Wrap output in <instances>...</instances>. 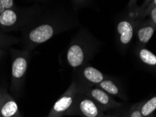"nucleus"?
Returning a JSON list of instances; mask_svg holds the SVG:
<instances>
[{
    "label": "nucleus",
    "mask_w": 156,
    "mask_h": 117,
    "mask_svg": "<svg viewBox=\"0 0 156 117\" xmlns=\"http://www.w3.org/2000/svg\"><path fill=\"white\" fill-rule=\"evenodd\" d=\"M98 42L92 34L82 29L73 36L66 52V62L75 70L87 63L94 56Z\"/></svg>",
    "instance_id": "2"
},
{
    "label": "nucleus",
    "mask_w": 156,
    "mask_h": 117,
    "mask_svg": "<svg viewBox=\"0 0 156 117\" xmlns=\"http://www.w3.org/2000/svg\"><path fill=\"white\" fill-rule=\"evenodd\" d=\"M0 117H23L17 102L9 95H4L0 107Z\"/></svg>",
    "instance_id": "11"
},
{
    "label": "nucleus",
    "mask_w": 156,
    "mask_h": 117,
    "mask_svg": "<svg viewBox=\"0 0 156 117\" xmlns=\"http://www.w3.org/2000/svg\"><path fill=\"white\" fill-rule=\"evenodd\" d=\"M97 86L103 89L111 96H115L123 100H127L125 93L123 92L121 86L118 84V82L110 79L108 77L104 79L102 82L97 85Z\"/></svg>",
    "instance_id": "12"
},
{
    "label": "nucleus",
    "mask_w": 156,
    "mask_h": 117,
    "mask_svg": "<svg viewBox=\"0 0 156 117\" xmlns=\"http://www.w3.org/2000/svg\"><path fill=\"white\" fill-rule=\"evenodd\" d=\"M75 9H80L86 6H89L92 4L91 0H71Z\"/></svg>",
    "instance_id": "16"
},
{
    "label": "nucleus",
    "mask_w": 156,
    "mask_h": 117,
    "mask_svg": "<svg viewBox=\"0 0 156 117\" xmlns=\"http://www.w3.org/2000/svg\"><path fill=\"white\" fill-rule=\"evenodd\" d=\"M136 20L129 18H122L116 24V38L119 47L125 49L135 36Z\"/></svg>",
    "instance_id": "8"
},
{
    "label": "nucleus",
    "mask_w": 156,
    "mask_h": 117,
    "mask_svg": "<svg viewBox=\"0 0 156 117\" xmlns=\"http://www.w3.org/2000/svg\"><path fill=\"white\" fill-rule=\"evenodd\" d=\"M155 29V26L150 20L140 21V20H137L135 35L136 36L139 44L145 46L152 38Z\"/></svg>",
    "instance_id": "10"
},
{
    "label": "nucleus",
    "mask_w": 156,
    "mask_h": 117,
    "mask_svg": "<svg viewBox=\"0 0 156 117\" xmlns=\"http://www.w3.org/2000/svg\"><path fill=\"white\" fill-rule=\"evenodd\" d=\"M155 7H156V0H152V2H151V3L148 4L147 7L146 8L145 10L143 11V13H142L141 14L139 15V18H137L136 20H143L146 16H147L148 13L149 12V11H150L151 9L155 8Z\"/></svg>",
    "instance_id": "18"
},
{
    "label": "nucleus",
    "mask_w": 156,
    "mask_h": 117,
    "mask_svg": "<svg viewBox=\"0 0 156 117\" xmlns=\"http://www.w3.org/2000/svg\"><path fill=\"white\" fill-rule=\"evenodd\" d=\"M150 17V21L152 22L156 28V7L153 8L148 13V15Z\"/></svg>",
    "instance_id": "19"
},
{
    "label": "nucleus",
    "mask_w": 156,
    "mask_h": 117,
    "mask_svg": "<svg viewBox=\"0 0 156 117\" xmlns=\"http://www.w3.org/2000/svg\"><path fill=\"white\" fill-rule=\"evenodd\" d=\"M104 111L90 98L80 91L76 98L70 116L77 115L82 117H100Z\"/></svg>",
    "instance_id": "6"
},
{
    "label": "nucleus",
    "mask_w": 156,
    "mask_h": 117,
    "mask_svg": "<svg viewBox=\"0 0 156 117\" xmlns=\"http://www.w3.org/2000/svg\"><path fill=\"white\" fill-rule=\"evenodd\" d=\"M0 2H2L6 9H12L16 6L13 0H0Z\"/></svg>",
    "instance_id": "20"
},
{
    "label": "nucleus",
    "mask_w": 156,
    "mask_h": 117,
    "mask_svg": "<svg viewBox=\"0 0 156 117\" xmlns=\"http://www.w3.org/2000/svg\"><path fill=\"white\" fill-rule=\"evenodd\" d=\"M118 117H127V112L124 113L123 114H120V115H118Z\"/></svg>",
    "instance_id": "24"
},
{
    "label": "nucleus",
    "mask_w": 156,
    "mask_h": 117,
    "mask_svg": "<svg viewBox=\"0 0 156 117\" xmlns=\"http://www.w3.org/2000/svg\"><path fill=\"white\" fill-rule=\"evenodd\" d=\"M77 80H75L81 88L97 86L108 76L104 74L98 69L85 65L77 69Z\"/></svg>",
    "instance_id": "9"
},
{
    "label": "nucleus",
    "mask_w": 156,
    "mask_h": 117,
    "mask_svg": "<svg viewBox=\"0 0 156 117\" xmlns=\"http://www.w3.org/2000/svg\"><path fill=\"white\" fill-rule=\"evenodd\" d=\"M152 2V0H145L144 2V3L142 4L141 6H140L139 7H136L134 10V19L136 20L139 18L140 15L143 13V11L145 10L146 8L147 7L148 5L151 2Z\"/></svg>",
    "instance_id": "17"
},
{
    "label": "nucleus",
    "mask_w": 156,
    "mask_h": 117,
    "mask_svg": "<svg viewBox=\"0 0 156 117\" xmlns=\"http://www.w3.org/2000/svg\"><path fill=\"white\" fill-rule=\"evenodd\" d=\"M3 98H4V97H3ZM2 100H3V98H2V100H0V107H1V105H2Z\"/></svg>",
    "instance_id": "27"
},
{
    "label": "nucleus",
    "mask_w": 156,
    "mask_h": 117,
    "mask_svg": "<svg viewBox=\"0 0 156 117\" xmlns=\"http://www.w3.org/2000/svg\"><path fill=\"white\" fill-rule=\"evenodd\" d=\"M141 102L133 105L127 112V117H142L141 113Z\"/></svg>",
    "instance_id": "15"
},
{
    "label": "nucleus",
    "mask_w": 156,
    "mask_h": 117,
    "mask_svg": "<svg viewBox=\"0 0 156 117\" xmlns=\"http://www.w3.org/2000/svg\"><path fill=\"white\" fill-rule=\"evenodd\" d=\"M5 10H6V9L4 8V6H3V4H2L1 2H0V14H2V13H3Z\"/></svg>",
    "instance_id": "22"
},
{
    "label": "nucleus",
    "mask_w": 156,
    "mask_h": 117,
    "mask_svg": "<svg viewBox=\"0 0 156 117\" xmlns=\"http://www.w3.org/2000/svg\"><path fill=\"white\" fill-rule=\"evenodd\" d=\"M36 1H38V2H45V1H47V0H36Z\"/></svg>",
    "instance_id": "26"
},
{
    "label": "nucleus",
    "mask_w": 156,
    "mask_h": 117,
    "mask_svg": "<svg viewBox=\"0 0 156 117\" xmlns=\"http://www.w3.org/2000/svg\"><path fill=\"white\" fill-rule=\"evenodd\" d=\"M118 115H111V114H104V115L100 116V117H118Z\"/></svg>",
    "instance_id": "23"
},
{
    "label": "nucleus",
    "mask_w": 156,
    "mask_h": 117,
    "mask_svg": "<svg viewBox=\"0 0 156 117\" xmlns=\"http://www.w3.org/2000/svg\"><path fill=\"white\" fill-rule=\"evenodd\" d=\"M80 91V86L74 80L67 91L62 95L59 99L54 103L49 115L58 117L70 116L76 98Z\"/></svg>",
    "instance_id": "5"
},
{
    "label": "nucleus",
    "mask_w": 156,
    "mask_h": 117,
    "mask_svg": "<svg viewBox=\"0 0 156 117\" xmlns=\"http://www.w3.org/2000/svg\"><path fill=\"white\" fill-rule=\"evenodd\" d=\"M42 6L39 4L28 7H18L6 9L0 14V27L4 30L21 31L31 23L42 12Z\"/></svg>",
    "instance_id": "3"
},
{
    "label": "nucleus",
    "mask_w": 156,
    "mask_h": 117,
    "mask_svg": "<svg viewBox=\"0 0 156 117\" xmlns=\"http://www.w3.org/2000/svg\"><path fill=\"white\" fill-rule=\"evenodd\" d=\"M136 1H137V0H130L129 2V4H128V6H129V8L130 9L134 10V9L136 8Z\"/></svg>",
    "instance_id": "21"
},
{
    "label": "nucleus",
    "mask_w": 156,
    "mask_h": 117,
    "mask_svg": "<svg viewBox=\"0 0 156 117\" xmlns=\"http://www.w3.org/2000/svg\"><path fill=\"white\" fill-rule=\"evenodd\" d=\"M31 51L27 50H12L11 87L15 93H18L23 85L30 60Z\"/></svg>",
    "instance_id": "4"
},
{
    "label": "nucleus",
    "mask_w": 156,
    "mask_h": 117,
    "mask_svg": "<svg viewBox=\"0 0 156 117\" xmlns=\"http://www.w3.org/2000/svg\"><path fill=\"white\" fill-rule=\"evenodd\" d=\"M1 47H4V46H1ZM0 47V48H1ZM4 47H6V46H4ZM2 50L0 49V57H1V56H2Z\"/></svg>",
    "instance_id": "25"
},
{
    "label": "nucleus",
    "mask_w": 156,
    "mask_h": 117,
    "mask_svg": "<svg viewBox=\"0 0 156 117\" xmlns=\"http://www.w3.org/2000/svg\"><path fill=\"white\" fill-rule=\"evenodd\" d=\"M156 110V95L147 100L141 102V113L142 117H153V114Z\"/></svg>",
    "instance_id": "14"
},
{
    "label": "nucleus",
    "mask_w": 156,
    "mask_h": 117,
    "mask_svg": "<svg viewBox=\"0 0 156 117\" xmlns=\"http://www.w3.org/2000/svg\"><path fill=\"white\" fill-rule=\"evenodd\" d=\"M136 53L142 63L156 72V56L153 52L145 46H139L136 49Z\"/></svg>",
    "instance_id": "13"
},
{
    "label": "nucleus",
    "mask_w": 156,
    "mask_h": 117,
    "mask_svg": "<svg viewBox=\"0 0 156 117\" xmlns=\"http://www.w3.org/2000/svg\"><path fill=\"white\" fill-rule=\"evenodd\" d=\"M80 91L94 101L103 111L118 108L122 105L120 102H116L113 99V96L109 95L97 86L87 88L80 87Z\"/></svg>",
    "instance_id": "7"
},
{
    "label": "nucleus",
    "mask_w": 156,
    "mask_h": 117,
    "mask_svg": "<svg viewBox=\"0 0 156 117\" xmlns=\"http://www.w3.org/2000/svg\"><path fill=\"white\" fill-rule=\"evenodd\" d=\"M77 24L72 13L64 10H45L21 30L24 50L32 51L53 36L67 31Z\"/></svg>",
    "instance_id": "1"
},
{
    "label": "nucleus",
    "mask_w": 156,
    "mask_h": 117,
    "mask_svg": "<svg viewBox=\"0 0 156 117\" xmlns=\"http://www.w3.org/2000/svg\"><path fill=\"white\" fill-rule=\"evenodd\" d=\"M46 117H58V116H50V115H49L48 116H46Z\"/></svg>",
    "instance_id": "28"
}]
</instances>
